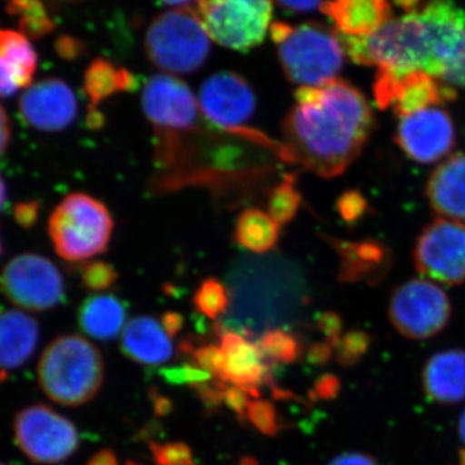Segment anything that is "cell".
I'll use <instances>...</instances> for the list:
<instances>
[{
	"label": "cell",
	"instance_id": "6",
	"mask_svg": "<svg viewBox=\"0 0 465 465\" xmlns=\"http://www.w3.org/2000/svg\"><path fill=\"white\" fill-rule=\"evenodd\" d=\"M197 14L213 41L247 52L264 42L273 0H197Z\"/></svg>",
	"mask_w": 465,
	"mask_h": 465
},
{
	"label": "cell",
	"instance_id": "21",
	"mask_svg": "<svg viewBox=\"0 0 465 465\" xmlns=\"http://www.w3.org/2000/svg\"><path fill=\"white\" fill-rule=\"evenodd\" d=\"M423 388L428 399L440 405L465 400V351L449 349L433 354L425 363Z\"/></svg>",
	"mask_w": 465,
	"mask_h": 465
},
{
	"label": "cell",
	"instance_id": "28",
	"mask_svg": "<svg viewBox=\"0 0 465 465\" xmlns=\"http://www.w3.org/2000/svg\"><path fill=\"white\" fill-rule=\"evenodd\" d=\"M302 195L296 188V176L286 174L277 185L269 191L268 213L278 224H287L298 213Z\"/></svg>",
	"mask_w": 465,
	"mask_h": 465
},
{
	"label": "cell",
	"instance_id": "4",
	"mask_svg": "<svg viewBox=\"0 0 465 465\" xmlns=\"http://www.w3.org/2000/svg\"><path fill=\"white\" fill-rule=\"evenodd\" d=\"M114 231L109 208L85 193H73L54 208L48 234L61 259L81 262L108 249Z\"/></svg>",
	"mask_w": 465,
	"mask_h": 465
},
{
	"label": "cell",
	"instance_id": "41",
	"mask_svg": "<svg viewBox=\"0 0 465 465\" xmlns=\"http://www.w3.org/2000/svg\"><path fill=\"white\" fill-rule=\"evenodd\" d=\"M9 139H11V128L7 112L0 105V155L7 149Z\"/></svg>",
	"mask_w": 465,
	"mask_h": 465
},
{
	"label": "cell",
	"instance_id": "17",
	"mask_svg": "<svg viewBox=\"0 0 465 465\" xmlns=\"http://www.w3.org/2000/svg\"><path fill=\"white\" fill-rule=\"evenodd\" d=\"M321 11L336 33L351 38L372 35L393 18L390 0H324Z\"/></svg>",
	"mask_w": 465,
	"mask_h": 465
},
{
	"label": "cell",
	"instance_id": "26",
	"mask_svg": "<svg viewBox=\"0 0 465 465\" xmlns=\"http://www.w3.org/2000/svg\"><path fill=\"white\" fill-rule=\"evenodd\" d=\"M281 225L260 208H247L235 223L234 238L243 249L253 253H265L277 246Z\"/></svg>",
	"mask_w": 465,
	"mask_h": 465
},
{
	"label": "cell",
	"instance_id": "48",
	"mask_svg": "<svg viewBox=\"0 0 465 465\" xmlns=\"http://www.w3.org/2000/svg\"><path fill=\"white\" fill-rule=\"evenodd\" d=\"M161 2L170 5H177V7H185L186 3L192 2V0H161Z\"/></svg>",
	"mask_w": 465,
	"mask_h": 465
},
{
	"label": "cell",
	"instance_id": "24",
	"mask_svg": "<svg viewBox=\"0 0 465 465\" xmlns=\"http://www.w3.org/2000/svg\"><path fill=\"white\" fill-rule=\"evenodd\" d=\"M127 320V308L121 299L110 293L88 296L78 312L82 331L96 341H112L122 331Z\"/></svg>",
	"mask_w": 465,
	"mask_h": 465
},
{
	"label": "cell",
	"instance_id": "18",
	"mask_svg": "<svg viewBox=\"0 0 465 465\" xmlns=\"http://www.w3.org/2000/svg\"><path fill=\"white\" fill-rule=\"evenodd\" d=\"M425 194L439 215L465 222V153L446 158L428 179Z\"/></svg>",
	"mask_w": 465,
	"mask_h": 465
},
{
	"label": "cell",
	"instance_id": "35",
	"mask_svg": "<svg viewBox=\"0 0 465 465\" xmlns=\"http://www.w3.org/2000/svg\"><path fill=\"white\" fill-rule=\"evenodd\" d=\"M251 397H252V394L250 391L228 384L226 385L223 401L231 407L235 414L240 416L241 420H244L247 418V409H249L251 403Z\"/></svg>",
	"mask_w": 465,
	"mask_h": 465
},
{
	"label": "cell",
	"instance_id": "46",
	"mask_svg": "<svg viewBox=\"0 0 465 465\" xmlns=\"http://www.w3.org/2000/svg\"><path fill=\"white\" fill-rule=\"evenodd\" d=\"M155 409H157V411L159 414H166L167 412V407H170V403L167 402L166 399H158L155 401Z\"/></svg>",
	"mask_w": 465,
	"mask_h": 465
},
{
	"label": "cell",
	"instance_id": "30",
	"mask_svg": "<svg viewBox=\"0 0 465 465\" xmlns=\"http://www.w3.org/2000/svg\"><path fill=\"white\" fill-rule=\"evenodd\" d=\"M265 360L274 363L295 362L300 354V344L295 336L284 330H268L258 342Z\"/></svg>",
	"mask_w": 465,
	"mask_h": 465
},
{
	"label": "cell",
	"instance_id": "50",
	"mask_svg": "<svg viewBox=\"0 0 465 465\" xmlns=\"http://www.w3.org/2000/svg\"><path fill=\"white\" fill-rule=\"evenodd\" d=\"M0 465H7V464L2 463V461H0Z\"/></svg>",
	"mask_w": 465,
	"mask_h": 465
},
{
	"label": "cell",
	"instance_id": "11",
	"mask_svg": "<svg viewBox=\"0 0 465 465\" xmlns=\"http://www.w3.org/2000/svg\"><path fill=\"white\" fill-rule=\"evenodd\" d=\"M416 271L434 282L458 286L465 283V224L440 219L430 223L415 243Z\"/></svg>",
	"mask_w": 465,
	"mask_h": 465
},
{
	"label": "cell",
	"instance_id": "12",
	"mask_svg": "<svg viewBox=\"0 0 465 465\" xmlns=\"http://www.w3.org/2000/svg\"><path fill=\"white\" fill-rule=\"evenodd\" d=\"M374 97L381 110L391 109L397 116L412 114L455 100L451 85L423 72L394 73L378 69Z\"/></svg>",
	"mask_w": 465,
	"mask_h": 465
},
{
	"label": "cell",
	"instance_id": "9",
	"mask_svg": "<svg viewBox=\"0 0 465 465\" xmlns=\"http://www.w3.org/2000/svg\"><path fill=\"white\" fill-rule=\"evenodd\" d=\"M0 290L23 311L45 312L63 302L65 281L50 259L38 253H21L3 269Z\"/></svg>",
	"mask_w": 465,
	"mask_h": 465
},
{
	"label": "cell",
	"instance_id": "49",
	"mask_svg": "<svg viewBox=\"0 0 465 465\" xmlns=\"http://www.w3.org/2000/svg\"><path fill=\"white\" fill-rule=\"evenodd\" d=\"M3 255V244H2V238H0V258H2Z\"/></svg>",
	"mask_w": 465,
	"mask_h": 465
},
{
	"label": "cell",
	"instance_id": "37",
	"mask_svg": "<svg viewBox=\"0 0 465 465\" xmlns=\"http://www.w3.org/2000/svg\"><path fill=\"white\" fill-rule=\"evenodd\" d=\"M57 54L65 60H75L84 52V45L72 36H61L56 43Z\"/></svg>",
	"mask_w": 465,
	"mask_h": 465
},
{
	"label": "cell",
	"instance_id": "13",
	"mask_svg": "<svg viewBox=\"0 0 465 465\" xmlns=\"http://www.w3.org/2000/svg\"><path fill=\"white\" fill-rule=\"evenodd\" d=\"M394 142L412 161L432 164L448 157L454 148V122L440 106L403 115L397 125Z\"/></svg>",
	"mask_w": 465,
	"mask_h": 465
},
{
	"label": "cell",
	"instance_id": "42",
	"mask_svg": "<svg viewBox=\"0 0 465 465\" xmlns=\"http://www.w3.org/2000/svg\"><path fill=\"white\" fill-rule=\"evenodd\" d=\"M87 465H119L112 450H101L90 459Z\"/></svg>",
	"mask_w": 465,
	"mask_h": 465
},
{
	"label": "cell",
	"instance_id": "2",
	"mask_svg": "<svg viewBox=\"0 0 465 465\" xmlns=\"http://www.w3.org/2000/svg\"><path fill=\"white\" fill-rule=\"evenodd\" d=\"M38 381L48 399L60 405H84L99 393L104 362L99 349L78 335H64L43 351Z\"/></svg>",
	"mask_w": 465,
	"mask_h": 465
},
{
	"label": "cell",
	"instance_id": "45",
	"mask_svg": "<svg viewBox=\"0 0 465 465\" xmlns=\"http://www.w3.org/2000/svg\"><path fill=\"white\" fill-rule=\"evenodd\" d=\"M45 7H56V5H66V3H76L81 0H39Z\"/></svg>",
	"mask_w": 465,
	"mask_h": 465
},
{
	"label": "cell",
	"instance_id": "43",
	"mask_svg": "<svg viewBox=\"0 0 465 465\" xmlns=\"http://www.w3.org/2000/svg\"><path fill=\"white\" fill-rule=\"evenodd\" d=\"M85 124L91 130H99L105 124V118H104L103 113L97 110H88L87 118H85Z\"/></svg>",
	"mask_w": 465,
	"mask_h": 465
},
{
	"label": "cell",
	"instance_id": "7",
	"mask_svg": "<svg viewBox=\"0 0 465 465\" xmlns=\"http://www.w3.org/2000/svg\"><path fill=\"white\" fill-rule=\"evenodd\" d=\"M391 323L410 341H425L439 335L451 317V302L439 284L415 278L400 284L388 307Z\"/></svg>",
	"mask_w": 465,
	"mask_h": 465
},
{
	"label": "cell",
	"instance_id": "1",
	"mask_svg": "<svg viewBox=\"0 0 465 465\" xmlns=\"http://www.w3.org/2000/svg\"><path fill=\"white\" fill-rule=\"evenodd\" d=\"M295 99L282 122L287 163L323 179L341 176L374 131L375 116L365 94L336 78L318 87H299Z\"/></svg>",
	"mask_w": 465,
	"mask_h": 465
},
{
	"label": "cell",
	"instance_id": "34",
	"mask_svg": "<svg viewBox=\"0 0 465 465\" xmlns=\"http://www.w3.org/2000/svg\"><path fill=\"white\" fill-rule=\"evenodd\" d=\"M367 204L362 195L357 192H347L339 198L338 210L342 219L348 223L356 222L365 213Z\"/></svg>",
	"mask_w": 465,
	"mask_h": 465
},
{
	"label": "cell",
	"instance_id": "44",
	"mask_svg": "<svg viewBox=\"0 0 465 465\" xmlns=\"http://www.w3.org/2000/svg\"><path fill=\"white\" fill-rule=\"evenodd\" d=\"M458 437L460 440V465H465V409L461 412L460 418H459L458 423Z\"/></svg>",
	"mask_w": 465,
	"mask_h": 465
},
{
	"label": "cell",
	"instance_id": "31",
	"mask_svg": "<svg viewBox=\"0 0 465 465\" xmlns=\"http://www.w3.org/2000/svg\"><path fill=\"white\" fill-rule=\"evenodd\" d=\"M118 278L114 266L103 260L90 262L82 271V282L85 289L92 291L109 290L114 286Z\"/></svg>",
	"mask_w": 465,
	"mask_h": 465
},
{
	"label": "cell",
	"instance_id": "22",
	"mask_svg": "<svg viewBox=\"0 0 465 465\" xmlns=\"http://www.w3.org/2000/svg\"><path fill=\"white\" fill-rule=\"evenodd\" d=\"M122 351L134 362L158 365L171 360L173 345L171 336L159 321L153 317L139 316L124 327Z\"/></svg>",
	"mask_w": 465,
	"mask_h": 465
},
{
	"label": "cell",
	"instance_id": "14",
	"mask_svg": "<svg viewBox=\"0 0 465 465\" xmlns=\"http://www.w3.org/2000/svg\"><path fill=\"white\" fill-rule=\"evenodd\" d=\"M18 110L27 124L43 133H61L78 115L74 91L63 79L47 78L21 94Z\"/></svg>",
	"mask_w": 465,
	"mask_h": 465
},
{
	"label": "cell",
	"instance_id": "16",
	"mask_svg": "<svg viewBox=\"0 0 465 465\" xmlns=\"http://www.w3.org/2000/svg\"><path fill=\"white\" fill-rule=\"evenodd\" d=\"M268 366L258 342L235 331H225L219 347L216 381L240 387L259 397V385L266 381Z\"/></svg>",
	"mask_w": 465,
	"mask_h": 465
},
{
	"label": "cell",
	"instance_id": "29",
	"mask_svg": "<svg viewBox=\"0 0 465 465\" xmlns=\"http://www.w3.org/2000/svg\"><path fill=\"white\" fill-rule=\"evenodd\" d=\"M193 304L203 316L217 320L228 313L231 298L229 290L215 278H208L200 284L193 296Z\"/></svg>",
	"mask_w": 465,
	"mask_h": 465
},
{
	"label": "cell",
	"instance_id": "39",
	"mask_svg": "<svg viewBox=\"0 0 465 465\" xmlns=\"http://www.w3.org/2000/svg\"><path fill=\"white\" fill-rule=\"evenodd\" d=\"M281 7L292 12H309L321 8L324 0H275Z\"/></svg>",
	"mask_w": 465,
	"mask_h": 465
},
{
	"label": "cell",
	"instance_id": "23",
	"mask_svg": "<svg viewBox=\"0 0 465 465\" xmlns=\"http://www.w3.org/2000/svg\"><path fill=\"white\" fill-rule=\"evenodd\" d=\"M341 255V280L344 282L379 280L387 271V251L374 241L342 242L330 240Z\"/></svg>",
	"mask_w": 465,
	"mask_h": 465
},
{
	"label": "cell",
	"instance_id": "40",
	"mask_svg": "<svg viewBox=\"0 0 465 465\" xmlns=\"http://www.w3.org/2000/svg\"><path fill=\"white\" fill-rule=\"evenodd\" d=\"M161 323L168 335L173 338V336L182 331L183 317L182 314L176 313V312H166V313L162 314Z\"/></svg>",
	"mask_w": 465,
	"mask_h": 465
},
{
	"label": "cell",
	"instance_id": "36",
	"mask_svg": "<svg viewBox=\"0 0 465 465\" xmlns=\"http://www.w3.org/2000/svg\"><path fill=\"white\" fill-rule=\"evenodd\" d=\"M14 215L18 225L25 229L32 228V226L35 225L36 220L39 217L38 202H23V203L16 204Z\"/></svg>",
	"mask_w": 465,
	"mask_h": 465
},
{
	"label": "cell",
	"instance_id": "25",
	"mask_svg": "<svg viewBox=\"0 0 465 465\" xmlns=\"http://www.w3.org/2000/svg\"><path fill=\"white\" fill-rule=\"evenodd\" d=\"M136 84V78L130 70L115 66L106 58H94L84 75V91L88 99V110H97L103 101L115 94L134 91Z\"/></svg>",
	"mask_w": 465,
	"mask_h": 465
},
{
	"label": "cell",
	"instance_id": "8",
	"mask_svg": "<svg viewBox=\"0 0 465 465\" xmlns=\"http://www.w3.org/2000/svg\"><path fill=\"white\" fill-rule=\"evenodd\" d=\"M14 436L18 449L35 464L65 461L79 446L75 425L42 403L27 406L15 416Z\"/></svg>",
	"mask_w": 465,
	"mask_h": 465
},
{
	"label": "cell",
	"instance_id": "33",
	"mask_svg": "<svg viewBox=\"0 0 465 465\" xmlns=\"http://www.w3.org/2000/svg\"><path fill=\"white\" fill-rule=\"evenodd\" d=\"M155 465H194L191 449L182 442L152 443Z\"/></svg>",
	"mask_w": 465,
	"mask_h": 465
},
{
	"label": "cell",
	"instance_id": "32",
	"mask_svg": "<svg viewBox=\"0 0 465 465\" xmlns=\"http://www.w3.org/2000/svg\"><path fill=\"white\" fill-rule=\"evenodd\" d=\"M247 419L262 434L273 436L280 432L281 424L277 410L268 401H251L247 409Z\"/></svg>",
	"mask_w": 465,
	"mask_h": 465
},
{
	"label": "cell",
	"instance_id": "47",
	"mask_svg": "<svg viewBox=\"0 0 465 465\" xmlns=\"http://www.w3.org/2000/svg\"><path fill=\"white\" fill-rule=\"evenodd\" d=\"M5 180H3L2 174H0V210L3 208V204H5Z\"/></svg>",
	"mask_w": 465,
	"mask_h": 465
},
{
	"label": "cell",
	"instance_id": "19",
	"mask_svg": "<svg viewBox=\"0 0 465 465\" xmlns=\"http://www.w3.org/2000/svg\"><path fill=\"white\" fill-rule=\"evenodd\" d=\"M38 57L23 33L0 27V97L14 96L32 85Z\"/></svg>",
	"mask_w": 465,
	"mask_h": 465
},
{
	"label": "cell",
	"instance_id": "10",
	"mask_svg": "<svg viewBox=\"0 0 465 465\" xmlns=\"http://www.w3.org/2000/svg\"><path fill=\"white\" fill-rule=\"evenodd\" d=\"M200 109L208 124L229 136L249 142L255 128L249 127L256 112L255 91L238 73L219 72L208 76L200 90Z\"/></svg>",
	"mask_w": 465,
	"mask_h": 465
},
{
	"label": "cell",
	"instance_id": "27",
	"mask_svg": "<svg viewBox=\"0 0 465 465\" xmlns=\"http://www.w3.org/2000/svg\"><path fill=\"white\" fill-rule=\"evenodd\" d=\"M7 11L16 16L21 33L27 38L39 39L54 30L48 8L39 0H5Z\"/></svg>",
	"mask_w": 465,
	"mask_h": 465
},
{
	"label": "cell",
	"instance_id": "20",
	"mask_svg": "<svg viewBox=\"0 0 465 465\" xmlns=\"http://www.w3.org/2000/svg\"><path fill=\"white\" fill-rule=\"evenodd\" d=\"M39 342V324L17 309L0 311V372L14 371L29 362Z\"/></svg>",
	"mask_w": 465,
	"mask_h": 465
},
{
	"label": "cell",
	"instance_id": "3",
	"mask_svg": "<svg viewBox=\"0 0 465 465\" xmlns=\"http://www.w3.org/2000/svg\"><path fill=\"white\" fill-rule=\"evenodd\" d=\"M269 32L291 84L318 87L338 78L347 54L336 33L316 23L293 26L283 21L272 24Z\"/></svg>",
	"mask_w": 465,
	"mask_h": 465
},
{
	"label": "cell",
	"instance_id": "38",
	"mask_svg": "<svg viewBox=\"0 0 465 465\" xmlns=\"http://www.w3.org/2000/svg\"><path fill=\"white\" fill-rule=\"evenodd\" d=\"M329 465H381L374 458L362 452H347L330 461Z\"/></svg>",
	"mask_w": 465,
	"mask_h": 465
},
{
	"label": "cell",
	"instance_id": "5",
	"mask_svg": "<svg viewBox=\"0 0 465 465\" xmlns=\"http://www.w3.org/2000/svg\"><path fill=\"white\" fill-rule=\"evenodd\" d=\"M150 63L171 74H192L206 64L211 38L197 11L177 7L158 15L145 34Z\"/></svg>",
	"mask_w": 465,
	"mask_h": 465
},
{
	"label": "cell",
	"instance_id": "15",
	"mask_svg": "<svg viewBox=\"0 0 465 465\" xmlns=\"http://www.w3.org/2000/svg\"><path fill=\"white\" fill-rule=\"evenodd\" d=\"M142 103L153 128L183 127L201 119L200 104L189 85L170 74L150 76Z\"/></svg>",
	"mask_w": 465,
	"mask_h": 465
}]
</instances>
